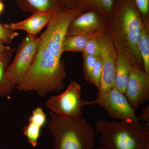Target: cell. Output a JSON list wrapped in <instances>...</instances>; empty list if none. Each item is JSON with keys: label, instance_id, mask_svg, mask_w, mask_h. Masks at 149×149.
Listing matches in <instances>:
<instances>
[{"label": "cell", "instance_id": "6da1fadb", "mask_svg": "<svg viewBox=\"0 0 149 149\" xmlns=\"http://www.w3.org/2000/svg\"><path fill=\"white\" fill-rule=\"evenodd\" d=\"M143 23L133 0H116L108 18L109 33L117 53L143 70L138 46Z\"/></svg>", "mask_w": 149, "mask_h": 149}, {"label": "cell", "instance_id": "7a4b0ae2", "mask_svg": "<svg viewBox=\"0 0 149 149\" xmlns=\"http://www.w3.org/2000/svg\"><path fill=\"white\" fill-rule=\"evenodd\" d=\"M65 65L47 49L40 41L35 58L25 76L17 85L21 92L35 91L40 97L64 88Z\"/></svg>", "mask_w": 149, "mask_h": 149}, {"label": "cell", "instance_id": "3957f363", "mask_svg": "<svg viewBox=\"0 0 149 149\" xmlns=\"http://www.w3.org/2000/svg\"><path fill=\"white\" fill-rule=\"evenodd\" d=\"M95 128L99 143L109 149H149V127L100 118Z\"/></svg>", "mask_w": 149, "mask_h": 149}, {"label": "cell", "instance_id": "277c9868", "mask_svg": "<svg viewBox=\"0 0 149 149\" xmlns=\"http://www.w3.org/2000/svg\"><path fill=\"white\" fill-rule=\"evenodd\" d=\"M48 128L54 140L53 149H93L94 129L84 118L67 119L50 113Z\"/></svg>", "mask_w": 149, "mask_h": 149}, {"label": "cell", "instance_id": "5b68a950", "mask_svg": "<svg viewBox=\"0 0 149 149\" xmlns=\"http://www.w3.org/2000/svg\"><path fill=\"white\" fill-rule=\"evenodd\" d=\"M85 10L80 8H65L58 13L47 25L42 33L40 41L52 54L61 59L63 54L62 47L68 29L72 19Z\"/></svg>", "mask_w": 149, "mask_h": 149}, {"label": "cell", "instance_id": "8992f818", "mask_svg": "<svg viewBox=\"0 0 149 149\" xmlns=\"http://www.w3.org/2000/svg\"><path fill=\"white\" fill-rule=\"evenodd\" d=\"M92 105H97L103 108L113 119L135 125L140 123L136 111L125 94L114 87L105 93L97 95L94 100H85V106Z\"/></svg>", "mask_w": 149, "mask_h": 149}, {"label": "cell", "instance_id": "52a82bcc", "mask_svg": "<svg viewBox=\"0 0 149 149\" xmlns=\"http://www.w3.org/2000/svg\"><path fill=\"white\" fill-rule=\"evenodd\" d=\"M81 93V86L73 80L63 93L51 96L46 101V107L59 117L70 119L81 118L82 108L85 106Z\"/></svg>", "mask_w": 149, "mask_h": 149}, {"label": "cell", "instance_id": "ba28073f", "mask_svg": "<svg viewBox=\"0 0 149 149\" xmlns=\"http://www.w3.org/2000/svg\"><path fill=\"white\" fill-rule=\"evenodd\" d=\"M40 43V37L27 34L19 44L14 59L6 72V77L15 85H18L24 78L35 58Z\"/></svg>", "mask_w": 149, "mask_h": 149}, {"label": "cell", "instance_id": "9c48e42d", "mask_svg": "<svg viewBox=\"0 0 149 149\" xmlns=\"http://www.w3.org/2000/svg\"><path fill=\"white\" fill-rule=\"evenodd\" d=\"M108 18L95 10H86L70 23L66 35L97 38L108 32Z\"/></svg>", "mask_w": 149, "mask_h": 149}, {"label": "cell", "instance_id": "30bf717a", "mask_svg": "<svg viewBox=\"0 0 149 149\" xmlns=\"http://www.w3.org/2000/svg\"><path fill=\"white\" fill-rule=\"evenodd\" d=\"M100 47L103 69L100 88L97 95L103 94L114 87L117 52L109 32L97 38Z\"/></svg>", "mask_w": 149, "mask_h": 149}, {"label": "cell", "instance_id": "8fae6325", "mask_svg": "<svg viewBox=\"0 0 149 149\" xmlns=\"http://www.w3.org/2000/svg\"><path fill=\"white\" fill-rule=\"evenodd\" d=\"M124 94L133 109H139L149 100V74L132 64Z\"/></svg>", "mask_w": 149, "mask_h": 149}, {"label": "cell", "instance_id": "7c38bea8", "mask_svg": "<svg viewBox=\"0 0 149 149\" xmlns=\"http://www.w3.org/2000/svg\"><path fill=\"white\" fill-rule=\"evenodd\" d=\"M58 13L53 11L37 12L32 13L31 16L22 21L5 24V25L13 31L24 30L27 32V35L37 36L45 26L47 25Z\"/></svg>", "mask_w": 149, "mask_h": 149}, {"label": "cell", "instance_id": "4fadbf2b", "mask_svg": "<svg viewBox=\"0 0 149 149\" xmlns=\"http://www.w3.org/2000/svg\"><path fill=\"white\" fill-rule=\"evenodd\" d=\"M28 123L22 129V133L27 138L28 143L33 148L38 146V141L42 128L47 122V115L40 107L32 111Z\"/></svg>", "mask_w": 149, "mask_h": 149}, {"label": "cell", "instance_id": "5bb4252c", "mask_svg": "<svg viewBox=\"0 0 149 149\" xmlns=\"http://www.w3.org/2000/svg\"><path fill=\"white\" fill-rule=\"evenodd\" d=\"M22 10L33 13L53 11L60 12L66 8L63 0H16Z\"/></svg>", "mask_w": 149, "mask_h": 149}, {"label": "cell", "instance_id": "9a60e30c", "mask_svg": "<svg viewBox=\"0 0 149 149\" xmlns=\"http://www.w3.org/2000/svg\"><path fill=\"white\" fill-rule=\"evenodd\" d=\"M117 54L114 87L118 91L124 93L132 63L124 56L120 53Z\"/></svg>", "mask_w": 149, "mask_h": 149}, {"label": "cell", "instance_id": "2e32d148", "mask_svg": "<svg viewBox=\"0 0 149 149\" xmlns=\"http://www.w3.org/2000/svg\"><path fill=\"white\" fill-rule=\"evenodd\" d=\"M115 1L116 0H75L74 7L85 11H96L109 18Z\"/></svg>", "mask_w": 149, "mask_h": 149}, {"label": "cell", "instance_id": "e0dca14e", "mask_svg": "<svg viewBox=\"0 0 149 149\" xmlns=\"http://www.w3.org/2000/svg\"><path fill=\"white\" fill-rule=\"evenodd\" d=\"M138 46L143 60L144 71L149 74V24L143 22Z\"/></svg>", "mask_w": 149, "mask_h": 149}, {"label": "cell", "instance_id": "ac0fdd59", "mask_svg": "<svg viewBox=\"0 0 149 149\" xmlns=\"http://www.w3.org/2000/svg\"><path fill=\"white\" fill-rule=\"evenodd\" d=\"M89 38L77 35H66L62 47L63 52H65L83 53Z\"/></svg>", "mask_w": 149, "mask_h": 149}, {"label": "cell", "instance_id": "d6986e66", "mask_svg": "<svg viewBox=\"0 0 149 149\" xmlns=\"http://www.w3.org/2000/svg\"><path fill=\"white\" fill-rule=\"evenodd\" d=\"M10 61L0 58V97L8 95L13 91L15 85L6 77Z\"/></svg>", "mask_w": 149, "mask_h": 149}, {"label": "cell", "instance_id": "ffe728a7", "mask_svg": "<svg viewBox=\"0 0 149 149\" xmlns=\"http://www.w3.org/2000/svg\"><path fill=\"white\" fill-rule=\"evenodd\" d=\"M103 65L101 57H97L93 68L91 77V84L95 86L98 90H100L101 84Z\"/></svg>", "mask_w": 149, "mask_h": 149}, {"label": "cell", "instance_id": "44dd1931", "mask_svg": "<svg viewBox=\"0 0 149 149\" xmlns=\"http://www.w3.org/2000/svg\"><path fill=\"white\" fill-rule=\"evenodd\" d=\"M83 56L84 77L87 83L91 84V75L97 57L86 54Z\"/></svg>", "mask_w": 149, "mask_h": 149}, {"label": "cell", "instance_id": "7402d4cb", "mask_svg": "<svg viewBox=\"0 0 149 149\" xmlns=\"http://www.w3.org/2000/svg\"><path fill=\"white\" fill-rule=\"evenodd\" d=\"M144 24H149V0H133Z\"/></svg>", "mask_w": 149, "mask_h": 149}, {"label": "cell", "instance_id": "603a6c76", "mask_svg": "<svg viewBox=\"0 0 149 149\" xmlns=\"http://www.w3.org/2000/svg\"><path fill=\"white\" fill-rule=\"evenodd\" d=\"M19 35L15 31L7 28L5 25L0 23V41L3 44H10Z\"/></svg>", "mask_w": 149, "mask_h": 149}, {"label": "cell", "instance_id": "cb8c5ba5", "mask_svg": "<svg viewBox=\"0 0 149 149\" xmlns=\"http://www.w3.org/2000/svg\"><path fill=\"white\" fill-rule=\"evenodd\" d=\"M82 54L94 56L96 57L100 56V45L97 38L90 39Z\"/></svg>", "mask_w": 149, "mask_h": 149}, {"label": "cell", "instance_id": "d4e9b609", "mask_svg": "<svg viewBox=\"0 0 149 149\" xmlns=\"http://www.w3.org/2000/svg\"><path fill=\"white\" fill-rule=\"evenodd\" d=\"M15 51V49H11L6 47L0 41V58L7 60L10 61L12 55Z\"/></svg>", "mask_w": 149, "mask_h": 149}, {"label": "cell", "instance_id": "484cf974", "mask_svg": "<svg viewBox=\"0 0 149 149\" xmlns=\"http://www.w3.org/2000/svg\"><path fill=\"white\" fill-rule=\"evenodd\" d=\"M138 118L139 120L144 123V125L149 127V105L143 108Z\"/></svg>", "mask_w": 149, "mask_h": 149}, {"label": "cell", "instance_id": "4316f807", "mask_svg": "<svg viewBox=\"0 0 149 149\" xmlns=\"http://www.w3.org/2000/svg\"><path fill=\"white\" fill-rule=\"evenodd\" d=\"M75 0H63L66 8H72L74 7Z\"/></svg>", "mask_w": 149, "mask_h": 149}, {"label": "cell", "instance_id": "83f0119b", "mask_svg": "<svg viewBox=\"0 0 149 149\" xmlns=\"http://www.w3.org/2000/svg\"><path fill=\"white\" fill-rule=\"evenodd\" d=\"M4 6L3 4L0 1V13L2 12L3 10Z\"/></svg>", "mask_w": 149, "mask_h": 149}, {"label": "cell", "instance_id": "f1b7e54d", "mask_svg": "<svg viewBox=\"0 0 149 149\" xmlns=\"http://www.w3.org/2000/svg\"><path fill=\"white\" fill-rule=\"evenodd\" d=\"M93 149H109L107 148L106 147L103 146H100L97 147L96 148H94Z\"/></svg>", "mask_w": 149, "mask_h": 149}, {"label": "cell", "instance_id": "f546056e", "mask_svg": "<svg viewBox=\"0 0 149 149\" xmlns=\"http://www.w3.org/2000/svg\"><path fill=\"white\" fill-rule=\"evenodd\" d=\"M8 149V148H6V149Z\"/></svg>", "mask_w": 149, "mask_h": 149}]
</instances>
